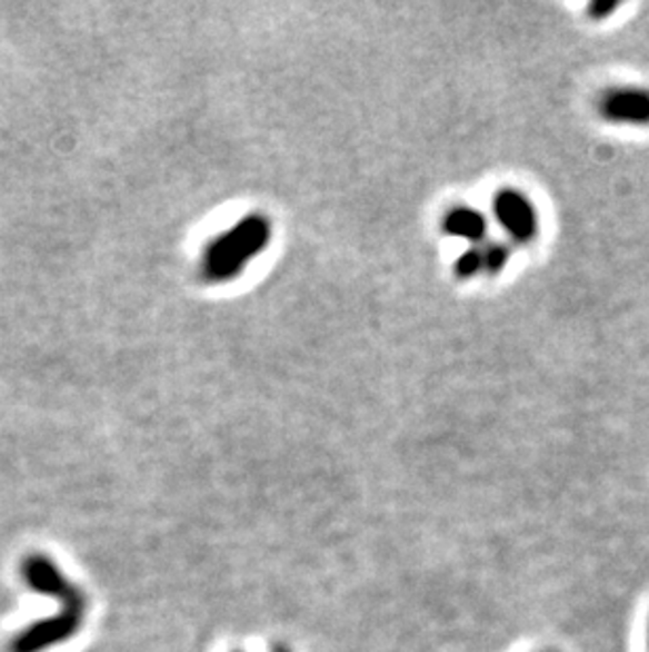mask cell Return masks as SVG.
<instances>
[{
    "instance_id": "ba28073f",
    "label": "cell",
    "mask_w": 649,
    "mask_h": 652,
    "mask_svg": "<svg viewBox=\"0 0 649 652\" xmlns=\"http://www.w3.org/2000/svg\"><path fill=\"white\" fill-rule=\"evenodd\" d=\"M616 9V4H611V2H595L592 7H590V13L595 16V18H603V13H611Z\"/></svg>"
},
{
    "instance_id": "7a4b0ae2",
    "label": "cell",
    "mask_w": 649,
    "mask_h": 652,
    "mask_svg": "<svg viewBox=\"0 0 649 652\" xmlns=\"http://www.w3.org/2000/svg\"><path fill=\"white\" fill-rule=\"evenodd\" d=\"M270 225L264 216H247L220 235L204 251L203 275L211 284H223L243 273L244 266L264 251Z\"/></svg>"
},
{
    "instance_id": "52a82bcc",
    "label": "cell",
    "mask_w": 649,
    "mask_h": 652,
    "mask_svg": "<svg viewBox=\"0 0 649 652\" xmlns=\"http://www.w3.org/2000/svg\"><path fill=\"white\" fill-rule=\"evenodd\" d=\"M486 251V270L487 273H498L500 268H505V265L510 258V251L508 247L502 244H491L483 247Z\"/></svg>"
},
{
    "instance_id": "6da1fadb",
    "label": "cell",
    "mask_w": 649,
    "mask_h": 652,
    "mask_svg": "<svg viewBox=\"0 0 649 652\" xmlns=\"http://www.w3.org/2000/svg\"><path fill=\"white\" fill-rule=\"evenodd\" d=\"M23 579L37 592L60 602L58 616H49L41 623L18 633L11 642V652H44L63 644L81 628L84 616V600L74 583H70L49 555L32 553L23 562Z\"/></svg>"
},
{
    "instance_id": "3957f363",
    "label": "cell",
    "mask_w": 649,
    "mask_h": 652,
    "mask_svg": "<svg viewBox=\"0 0 649 652\" xmlns=\"http://www.w3.org/2000/svg\"><path fill=\"white\" fill-rule=\"evenodd\" d=\"M599 112L606 121L629 127H648L649 89L613 87L599 100Z\"/></svg>"
},
{
    "instance_id": "8992f818",
    "label": "cell",
    "mask_w": 649,
    "mask_h": 652,
    "mask_svg": "<svg viewBox=\"0 0 649 652\" xmlns=\"http://www.w3.org/2000/svg\"><path fill=\"white\" fill-rule=\"evenodd\" d=\"M486 270V251L483 247H470L456 263V275L462 279H470Z\"/></svg>"
},
{
    "instance_id": "277c9868",
    "label": "cell",
    "mask_w": 649,
    "mask_h": 652,
    "mask_svg": "<svg viewBox=\"0 0 649 652\" xmlns=\"http://www.w3.org/2000/svg\"><path fill=\"white\" fill-rule=\"evenodd\" d=\"M493 211L498 223L517 244H529L538 233V216L533 205L529 204L517 190H500L493 201Z\"/></svg>"
},
{
    "instance_id": "5b68a950",
    "label": "cell",
    "mask_w": 649,
    "mask_h": 652,
    "mask_svg": "<svg viewBox=\"0 0 649 652\" xmlns=\"http://www.w3.org/2000/svg\"><path fill=\"white\" fill-rule=\"evenodd\" d=\"M446 230L453 237L479 245L486 239L487 223L479 211L470 207H460L447 216Z\"/></svg>"
}]
</instances>
